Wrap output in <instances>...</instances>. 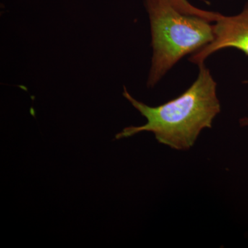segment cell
I'll return each instance as SVG.
<instances>
[{
  "mask_svg": "<svg viewBox=\"0 0 248 248\" xmlns=\"http://www.w3.org/2000/svg\"><path fill=\"white\" fill-rule=\"evenodd\" d=\"M168 1L176 9L183 14L201 16V17L205 18L213 23L216 22L221 16V14H218V13L211 12V11L198 9L190 4L187 0H168Z\"/></svg>",
  "mask_w": 248,
  "mask_h": 248,
  "instance_id": "obj_4",
  "label": "cell"
},
{
  "mask_svg": "<svg viewBox=\"0 0 248 248\" xmlns=\"http://www.w3.org/2000/svg\"><path fill=\"white\" fill-rule=\"evenodd\" d=\"M197 79L179 97L158 107H152L137 100L124 86L123 96L146 119L140 126L126 127L115 140L128 138L141 132L154 134L156 141L177 151L193 146L201 132L211 128L221 112L217 97V82L205 63L199 66Z\"/></svg>",
  "mask_w": 248,
  "mask_h": 248,
  "instance_id": "obj_1",
  "label": "cell"
},
{
  "mask_svg": "<svg viewBox=\"0 0 248 248\" xmlns=\"http://www.w3.org/2000/svg\"><path fill=\"white\" fill-rule=\"evenodd\" d=\"M214 23L213 42L194 53L189 58L191 63L200 66L210 55L228 48L238 49L248 56V1L240 14L221 15Z\"/></svg>",
  "mask_w": 248,
  "mask_h": 248,
  "instance_id": "obj_3",
  "label": "cell"
},
{
  "mask_svg": "<svg viewBox=\"0 0 248 248\" xmlns=\"http://www.w3.org/2000/svg\"><path fill=\"white\" fill-rule=\"evenodd\" d=\"M243 124H245V125H248V122H243Z\"/></svg>",
  "mask_w": 248,
  "mask_h": 248,
  "instance_id": "obj_5",
  "label": "cell"
},
{
  "mask_svg": "<svg viewBox=\"0 0 248 248\" xmlns=\"http://www.w3.org/2000/svg\"><path fill=\"white\" fill-rule=\"evenodd\" d=\"M153 48L147 86L154 88L186 55L213 42L214 24L201 17L183 14L168 0H146Z\"/></svg>",
  "mask_w": 248,
  "mask_h": 248,
  "instance_id": "obj_2",
  "label": "cell"
}]
</instances>
